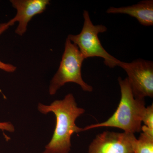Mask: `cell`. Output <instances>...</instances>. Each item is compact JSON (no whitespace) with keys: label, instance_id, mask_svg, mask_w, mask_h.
<instances>
[{"label":"cell","instance_id":"6da1fadb","mask_svg":"<svg viewBox=\"0 0 153 153\" xmlns=\"http://www.w3.org/2000/svg\"><path fill=\"white\" fill-rule=\"evenodd\" d=\"M38 110L43 114L52 112L56 117L55 131L51 140L42 153H69L71 150V136L83 131L76 126V119L85 112L77 106L74 96L68 94L61 100H56L49 105H38Z\"/></svg>","mask_w":153,"mask_h":153},{"label":"cell","instance_id":"7a4b0ae2","mask_svg":"<svg viewBox=\"0 0 153 153\" xmlns=\"http://www.w3.org/2000/svg\"><path fill=\"white\" fill-rule=\"evenodd\" d=\"M121 98L117 109L107 120L83 128V131L101 127L121 129L134 134L141 131L143 114L146 108L145 99L135 98L127 78L118 79Z\"/></svg>","mask_w":153,"mask_h":153},{"label":"cell","instance_id":"3957f363","mask_svg":"<svg viewBox=\"0 0 153 153\" xmlns=\"http://www.w3.org/2000/svg\"><path fill=\"white\" fill-rule=\"evenodd\" d=\"M85 59L78 47L67 38L60 66L49 85L50 95L55 94L60 87L68 82L78 84L84 91H92L93 87L82 78L81 67Z\"/></svg>","mask_w":153,"mask_h":153},{"label":"cell","instance_id":"277c9868","mask_svg":"<svg viewBox=\"0 0 153 153\" xmlns=\"http://www.w3.org/2000/svg\"><path fill=\"white\" fill-rule=\"evenodd\" d=\"M84 23L81 32L78 35H69L68 39L78 47L85 59L100 57L104 59L105 64L110 68L120 66L122 61L109 54L102 47L98 34L106 32L107 28L102 25H94L89 13H83Z\"/></svg>","mask_w":153,"mask_h":153},{"label":"cell","instance_id":"5b68a950","mask_svg":"<svg viewBox=\"0 0 153 153\" xmlns=\"http://www.w3.org/2000/svg\"><path fill=\"white\" fill-rule=\"evenodd\" d=\"M126 72L127 77L135 98L153 97V63L138 59L131 63L122 62L120 66Z\"/></svg>","mask_w":153,"mask_h":153},{"label":"cell","instance_id":"8992f818","mask_svg":"<svg viewBox=\"0 0 153 153\" xmlns=\"http://www.w3.org/2000/svg\"><path fill=\"white\" fill-rule=\"evenodd\" d=\"M137 141L134 134L106 131L96 136L88 153H134Z\"/></svg>","mask_w":153,"mask_h":153},{"label":"cell","instance_id":"52a82bcc","mask_svg":"<svg viewBox=\"0 0 153 153\" xmlns=\"http://www.w3.org/2000/svg\"><path fill=\"white\" fill-rule=\"evenodd\" d=\"M10 2L17 13L16 16L9 22L11 26L15 22H19L15 32L20 36L26 33L28 23L33 17L43 13L49 4L48 0H12Z\"/></svg>","mask_w":153,"mask_h":153},{"label":"cell","instance_id":"ba28073f","mask_svg":"<svg viewBox=\"0 0 153 153\" xmlns=\"http://www.w3.org/2000/svg\"><path fill=\"white\" fill-rule=\"evenodd\" d=\"M108 14H125L137 19L143 26L153 25V1L144 0L136 4L121 7H110L106 11Z\"/></svg>","mask_w":153,"mask_h":153},{"label":"cell","instance_id":"9c48e42d","mask_svg":"<svg viewBox=\"0 0 153 153\" xmlns=\"http://www.w3.org/2000/svg\"><path fill=\"white\" fill-rule=\"evenodd\" d=\"M134 153H153V135L142 132L137 139Z\"/></svg>","mask_w":153,"mask_h":153},{"label":"cell","instance_id":"30bf717a","mask_svg":"<svg viewBox=\"0 0 153 153\" xmlns=\"http://www.w3.org/2000/svg\"><path fill=\"white\" fill-rule=\"evenodd\" d=\"M142 122L144 126L153 131V104L149 105L145 108L143 114Z\"/></svg>","mask_w":153,"mask_h":153},{"label":"cell","instance_id":"8fae6325","mask_svg":"<svg viewBox=\"0 0 153 153\" xmlns=\"http://www.w3.org/2000/svg\"><path fill=\"white\" fill-rule=\"evenodd\" d=\"M11 26L10 22L0 24V36ZM0 69L8 72H13L16 71V67L9 63H6L0 60Z\"/></svg>","mask_w":153,"mask_h":153},{"label":"cell","instance_id":"7c38bea8","mask_svg":"<svg viewBox=\"0 0 153 153\" xmlns=\"http://www.w3.org/2000/svg\"><path fill=\"white\" fill-rule=\"evenodd\" d=\"M0 129L13 132L15 131V127L11 123L0 122Z\"/></svg>","mask_w":153,"mask_h":153}]
</instances>
